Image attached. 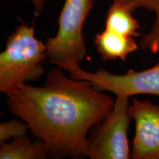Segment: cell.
Masks as SVG:
<instances>
[{"label":"cell","mask_w":159,"mask_h":159,"mask_svg":"<svg viewBox=\"0 0 159 159\" xmlns=\"http://www.w3.org/2000/svg\"><path fill=\"white\" fill-rule=\"evenodd\" d=\"M93 6L94 0H65L57 20V34L46 41L49 63L62 67L79 64L86 57L83 27Z\"/></svg>","instance_id":"3"},{"label":"cell","mask_w":159,"mask_h":159,"mask_svg":"<svg viewBox=\"0 0 159 159\" xmlns=\"http://www.w3.org/2000/svg\"><path fill=\"white\" fill-rule=\"evenodd\" d=\"M114 101L89 81L67 77L56 66L42 86L24 83L7 95L6 104L43 140L49 156L81 159L88 157L89 131L112 110Z\"/></svg>","instance_id":"1"},{"label":"cell","mask_w":159,"mask_h":159,"mask_svg":"<svg viewBox=\"0 0 159 159\" xmlns=\"http://www.w3.org/2000/svg\"><path fill=\"white\" fill-rule=\"evenodd\" d=\"M113 2H121L126 4V5H129V3L130 2L131 0H113Z\"/></svg>","instance_id":"13"},{"label":"cell","mask_w":159,"mask_h":159,"mask_svg":"<svg viewBox=\"0 0 159 159\" xmlns=\"http://www.w3.org/2000/svg\"><path fill=\"white\" fill-rule=\"evenodd\" d=\"M47 57L46 43L35 37L34 27L17 26L0 54V92L7 96L24 83L41 79Z\"/></svg>","instance_id":"2"},{"label":"cell","mask_w":159,"mask_h":159,"mask_svg":"<svg viewBox=\"0 0 159 159\" xmlns=\"http://www.w3.org/2000/svg\"><path fill=\"white\" fill-rule=\"evenodd\" d=\"M49 149L41 139L33 141L27 136L2 143L0 159H44L49 156Z\"/></svg>","instance_id":"8"},{"label":"cell","mask_w":159,"mask_h":159,"mask_svg":"<svg viewBox=\"0 0 159 159\" xmlns=\"http://www.w3.org/2000/svg\"><path fill=\"white\" fill-rule=\"evenodd\" d=\"M131 112L136 127L131 158L159 159V106L134 98Z\"/></svg>","instance_id":"6"},{"label":"cell","mask_w":159,"mask_h":159,"mask_svg":"<svg viewBox=\"0 0 159 159\" xmlns=\"http://www.w3.org/2000/svg\"><path fill=\"white\" fill-rule=\"evenodd\" d=\"M30 130L28 125L22 119H11L0 125V144H2L11 139L19 138L27 135Z\"/></svg>","instance_id":"11"},{"label":"cell","mask_w":159,"mask_h":159,"mask_svg":"<svg viewBox=\"0 0 159 159\" xmlns=\"http://www.w3.org/2000/svg\"><path fill=\"white\" fill-rule=\"evenodd\" d=\"M129 98L126 95H116L112 110L91 130L88 152L90 158H131L128 129L133 115Z\"/></svg>","instance_id":"4"},{"label":"cell","mask_w":159,"mask_h":159,"mask_svg":"<svg viewBox=\"0 0 159 159\" xmlns=\"http://www.w3.org/2000/svg\"><path fill=\"white\" fill-rule=\"evenodd\" d=\"M74 79L84 80L92 83L99 91H109L115 95L132 97L136 94L159 96V62L154 66L143 71L129 69L126 73L116 75L102 68L94 72L83 70L77 63L63 66Z\"/></svg>","instance_id":"5"},{"label":"cell","mask_w":159,"mask_h":159,"mask_svg":"<svg viewBox=\"0 0 159 159\" xmlns=\"http://www.w3.org/2000/svg\"><path fill=\"white\" fill-rule=\"evenodd\" d=\"M94 46L103 61L121 59L125 61L130 53L139 49L134 37L126 36L106 28L95 35Z\"/></svg>","instance_id":"7"},{"label":"cell","mask_w":159,"mask_h":159,"mask_svg":"<svg viewBox=\"0 0 159 159\" xmlns=\"http://www.w3.org/2000/svg\"><path fill=\"white\" fill-rule=\"evenodd\" d=\"M34 6L35 11L36 13H39L43 9L45 6L44 0H30Z\"/></svg>","instance_id":"12"},{"label":"cell","mask_w":159,"mask_h":159,"mask_svg":"<svg viewBox=\"0 0 159 159\" xmlns=\"http://www.w3.org/2000/svg\"><path fill=\"white\" fill-rule=\"evenodd\" d=\"M129 7L133 11L144 8L152 11L156 15V20L150 31L140 40L139 46L144 50L152 54L159 52V0H131Z\"/></svg>","instance_id":"10"},{"label":"cell","mask_w":159,"mask_h":159,"mask_svg":"<svg viewBox=\"0 0 159 159\" xmlns=\"http://www.w3.org/2000/svg\"><path fill=\"white\" fill-rule=\"evenodd\" d=\"M133 12L126 4L113 2L107 13L105 28L126 36H141L139 33L140 25L133 16Z\"/></svg>","instance_id":"9"}]
</instances>
